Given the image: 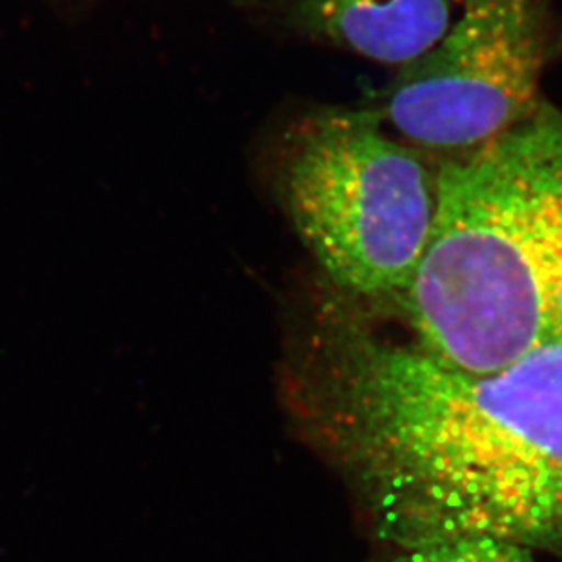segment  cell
Wrapping results in <instances>:
<instances>
[{"instance_id":"cell-1","label":"cell","mask_w":562,"mask_h":562,"mask_svg":"<svg viewBox=\"0 0 562 562\" xmlns=\"http://www.w3.org/2000/svg\"><path fill=\"white\" fill-rule=\"evenodd\" d=\"M306 404L398 550L562 536V346L464 372L331 303Z\"/></svg>"},{"instance_id":"cell-2","label":"cell","mask_w":562,"mask_h":562,"mask_svg":"<svg viewBox=\"0 0 562 562\" xmlns=\"http://www.w3.org/2000/svg\"><path fill=\"white\" fill-rule=\"evenodd\" d=\"M397 303L415 345L464 372L562 346L561 112L539 102L440 166L428 248Z\"/></svg>"},{"instance_id":"cell-3","label":"cell","mask_w":562,"mask_h":562,"mask_svg":"<svg viewBox=\"0 0 562 562\" xmlns=\"http://www.w3.org/2000/svg\"><path fill=\"white\" fill-rule=\"evenodd\" d=\"M437 176L375 113L324 110L288 132L276 188L335 290L395 299L414 281L437 213Z\"/></svg>"},{"instance_id":"cell-4","label":"cell","mask_w":562,"mask_h":562,"mask_svg":"<svg viewBox=\"0 0 562 562\" xmlns=\"http://www.w3.org/2000/svg\"><path fill=\"white\" fill-rule=\"evenodd\" d=\"M544 48L539 0H464L387 88V121L417 148L470 154L536 112Z\"/></svg>"},{"instance_id":"cell-5","label":"cell","mask_w":562,"mask_h":562,"mask_svg":"<svg viewBox=\"0 0 562 562\" xmlns=\"http://www.w3.org/2000/svg\"><path fill=\"white\" fill-rule=\"evenodd\" d=\"M453 0H286L304 37L384 64L419 59L451 24Z\"/></svg>"},{"instance_id":"cell-6","label":"cell","mask_w":562,"mask_h":562,"mask_svg":"<svg viewBox=\"0 0 562 562\" xmlns=\"http://www.w3.org/2000/svg\"><path fill=\"white\" fill-rule=\"evenodd\" d=\"M392 562H536L528 547L494 539L445 542L398 550Z\"/></svg>"}]
</instances>
